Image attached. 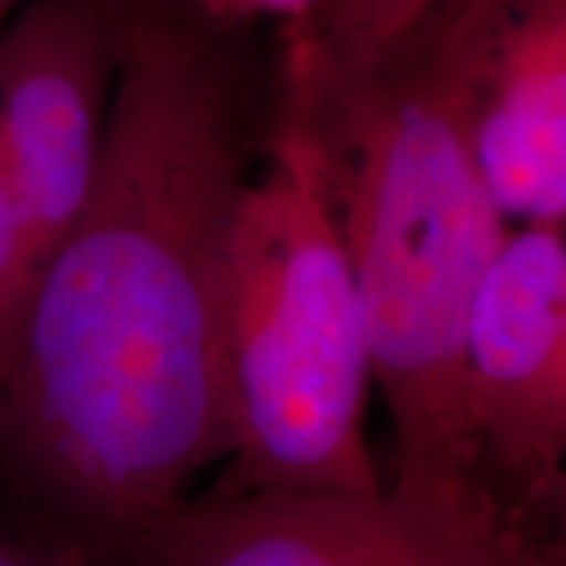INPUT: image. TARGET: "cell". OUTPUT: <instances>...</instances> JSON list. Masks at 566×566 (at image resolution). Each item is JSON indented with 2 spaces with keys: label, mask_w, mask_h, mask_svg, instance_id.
<instances>
[{
  "label": "cell",
  "mask_w": 566,
  "mask_h": 566,
  "mask_svg": "<svg viewBox=\"0 0 566 566\" xmlns=\"http://www.w3.org/2000/svg\"><path fill=\"white\" fill-rule=\"evenodd\" d=\"M240 57L192 0H129L104 155L0 375V460L76 566L126 564L227 457L221 290L252 177Z\"/></svg>",
  "instance_id": "obj_1"
},
{
  "label": "cell",
  "mask_w": 566,
  "mask_h": 566,
  "mask_svg": "<svg viewBox=\"0 0 566 566\" xmlns=\"http://www.w3.org/2000/svg\"><path fill=\"white\" fill-rule=\"evenodd\" d=\"M504 0H469L356 70L283 54L277 98L322 151L363 308L371 385L394 431L406 501L469 523H510L491 497L463 406L472 296L510 230L469 158L465 85Z\"/></svg>",
  "instance_id": "obj_2"
},
{
  "label": "cell",
  "mask_w": 566,
  "mask_h": 566,
  "mask_svg": "<svg viewBox=\"0 0 566 566\" xmlns=\"http://www.w3.org/2000/svg\"><path fill=\"white\" fill-rule=\"evenodd\" d=\"M262 148L227 240V465L205 494L378 491L368 340L318 142L277 98Z\"/></svg>",
  "instance_id": "obj_3"
},
{
  "label": "cell",
  "mask_w": 566,
  "mask_h": 566,
  "mask_svg": "<svg viewBox=\"0 0 566 566\" xmlns=\"http://www.w3.org/2000/svg\"><path fill=\"white\" fill-rule=\"evenodd\" d=\"M463 406L491 497L516 526H564L566 227H510L472 296Z\"/></svg>",
  "instance_id": "obj_4"
},
{
  "label": "cell",
  "mask_w": 566,
  "mask_h": 566,
  "mask_svg": "<svg viewBox=\"0 0 566 566\" xmlns=\"http://www.w3.org/2000/svg\"><path fill=\"white\" fill-rule=\"evenodd\" d=\"M129 0H25L0 25V174L39 264L98 177Z\"/></svg>",
  "instance_id": "obj_5"
},
{
  "label": "cell",
  "mask_w": 566,
  "mask_h": 566,
  "mask_svg": "<svg viewBox=\"0 0 566 566\" xmlns=\"http://www.w3.org/2000/svg\"><path fill=\"white\" fill-rule=\"evenodd\" d=\"M520 526L469 523L403 494H202L142 535L129 566H497Z\"/></svg>",
  "instance_id": "obj_6"
},
{
  "label": "cell",
  "mask_w": 566,
  "mask_h": 566,
  "mask_svg": "<svg viewBox=\"0 0 566 566\" xmlns=\"http://www.w3.org/2000/svg\"><path fill=\"white\" fill-rule=\"evenodd\" d=\"M469 158L506 227H566V0H504L465 85Z\"/></svg>",
  "instance_id": "obj_7"
},
{
  "label": "cell",
  "mask_w": 566,
  "mask_h": 566,
  "mask_svg": "<svg viewBox=\"0 0 566 566\" xmlns=\"http://www.w3.org/2000/svg\"><path fill=\"white\" fill-rule=\"evenodd\" d=\"M35 271H39V255H35L32 233L0 174V375L7 368L10 349L17 340Z\"/></svg>",
  "instance_id": "obj_8"
},
{
  "label": "cell",
  "mask_w": 566,
  "mask_h": 566,
  "mask_svg": "<svg viewBox=\"0 0 566 566\" xmlns=\"http://www.w3.org/2000/svg\"><path fill=\"white\" fill-rule=\"evenodd\" d=\"M199 10H205L211 20L227 22H245V20H277L283 25L305 20L322 0H192Z\"/></svg>",
  "instance_id": "obj_9"
},
{
  "label": "cell",
  "mask_w": 566,
  "mask_h": 566,
  "mask_svg": "<svg viewBox=\"0 0 566 566\" xmlns=\"http://www.w3.org/2000/svg\"><path fill=\"white\" fill-rule=\"evenodd\" d=\"M497 566H566L564 526H520L513 532V538L506 542Z\"/></svg>",
  "instance_id": "obj_10"
},
{
  "label": "cell",
  "mask_w": 566,
  "mask_h": 566,
  "mask_svg": "<svg viewBox=\"0 0 566 566\" xmlns=\"http://www.w3.org/2000/svg\"><path fill=\"white\" fill-rule=\"evenodd\" d=\"M0 566H76L61 554L48 551V547L22 545L10 535H0Z\"/></svg>",
  "instance_id": "obj_11"
}]
</instances>
